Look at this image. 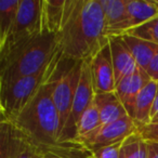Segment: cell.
Segmentation results:
<instances>
[{
	"label": "cell",
	"instance_id": "obj_23",
	"mask_svg": "<svg viewBox=\"0 0 158 158\" xmlns=\"http://www.w3.org/2000/svg\"><path fill=\"white\" fill-rule=\"evenodd\" d=\"M125 35L133 36V37L149 41L152 44H158V16L152 19L148 22L144 23L140 26L130 29Z\"/></svg>",
	"mask_w": 158,
	"mask_h": 158
},
{
	"label": "cell",
	"instance_id": "obj_19",
	"mask_svg": "<svg viewBox=\"0 0 158 158\" xmlns=\"http://www.w3.org/2000/svg\"><path fill=\"white\" fill-rule=\"evenodd\" d=\"M121 37L125 40L131 54L133 55L136 64L145 70L155 54L158 52V44H152L149 41L130 35H123Z\"/></svg>",
	"mask_w": 158,
	"mask_h": 158
},
{
	"label": "cell",
	"instance_id": "obj_27",
	"mask_svg": "<svg viewBox=\"0 0 158 158\" xmlns=\"http://www.w3.org/2000/svg\"><path fill=\"white\" fill-rule=\"evenodd\" d=\"M148 144V155L147 158H158V143L147 142Z\"/></svg>",
	"mask_w": 158,
	"mask_h": 158
},
{
	"label": "cell",
	"instance_id": "obj_17",
	"mask_svg": "<svg viewBox=\"0 0 158 158\" xmlns=\"http://www.w3.org/2000/svg\"><path fill=\"white\" fill-rule=\"evenodd\" d=\"M40 152L44 158H95L90 148L77 141L57 142Z\"/></svg>",
	"mask_w": 158,
	"mask_h": 158
},
{
	"label": "cell",
	"instance_id": "obj_25",
	"mask_svg": "<svg viewBox=\"0 0 158 158\" xmlns=\"http://www.w3.org/2000/svg\"><path fill=\"white\" fill-rule=\"evenodd\" d=\"M138 131L145 141L158 143V123H149L141 126Z\"/></svg>",
	"mask_w": 158,
	"mask_h": 158
},
{
	"label": "cell",
	"instance_id": "obj_24",
	"mask_svg": "<svg viewBox=\"0 0 158 158\" xmlns=\"http://www.w3.org/2000/svg\"><path fill=\"white\" fill-rule=\"evenodd\" d=\"M121 144H123V141H119V142L100 147V148L95 149L93 152L94 153V157L95 158H119V152H120Z\"/></svg>",
	"mask_w": 158,
	"mask_h": 158
},
{
	"label": "cell",
	"instance_id": "obj_26",
	"mask_svg": "<svg viewBox=\"0 0 158 158\" xmlns=\"http://www.w3.org/2000/svg\"><path fill=\"white\" fill-rule=\"evenodd\" d=\"M145 72L151 77L152 80L158 81V52L156 53L155 56L153 57V60H152V62L149 63V65L147 66Z\"/></svg>",
	"mask_w": 158,
	"mask_h": 158
},
{
	"label": "cell",
	"instance_id": "obj_18",
	"mask_svg": "<svg viewBox=\"0 0 158 158\" xmlns=\"http://www.w3.org/2000/svg\"><path fill=\"white\" fill-rule=\"evenodd\" d=\"M156 90H157V81L151 80L139 93L135 100L133 119L136 121L139 127L149 123L151 121L152 108L154 105Z\"/></svg>",
	"mask_w": 158,
	"mask_h": 158
},
{
	"label": "cell",
	"instance_id": "obj_1",
	"mask_svg": "<svg viewBox=\"0 0 158 158\" xmlns=\"http://www.w3.org/2000/svg\"><path fill=\"white\" fill-rule=\"evenodd\" d=\"M56 38L64 59L90 61L110 41L100 0H66L63 23Z\"/></svg>",
	"mask_w": 158,
	"mask_h": 158
},
{
	"label": "cell",
	"instance_id": "obj_29",
	"mask_svg": "<svg viewBox=\"0 0 158 158\" xmlns=\"http://www.w3.org/2000/svg\"><path fill=\"white\" fill-rule=\"evenodd\" d=\"M158 112V81H157V90H156V94H155V100H154V105L152 108V114H151V119L153 118L156 115V113Z\"/></svg>",
	"mask_w": 158,
	"mask_h": 158
},
{
	"label": "cell",
	"instance_id": "obj_13",
	"mask_svg": "<svg viewBox=\"0 0 158 158\" xmlns=\"http://www.w3.org/2000/svg\"><path fill=\"white\" fill-rule=\"evenodd\" d=\"M108 44L112 53L113 66H114L115 79L117 85L123 78L131 75L136 69L138 64L121 36L110 38Z\"/></svg>",
	"mask_w": 158,
	"mask_h": 158
},
{
	"label": "cell",
	"instance_id": "obj_22",
	"mask_svg": "<svg viewBox=\"0 0 158 158\" xmlns=\"http://www.w3.org/2000/svg\"><path fill=\"white\" fill-rule=\"evenodd\" d=\"M94 100V99H93ZM101 126V119H100V113L95 105L94 101L92 102L89 108L82 114L81 118L79 120L77 126V138L84 136L86 134L90 133L94 129Z\"/></svg>",
	"mask_w": 158,
	"mask_h": 158
},
{
	"label": "cell",
	"instance_id": "obj_12",
	"mask_svg": "<svg viewBox=\"0 0 158 158\" xmlns=\"http://www.w3.org/2000/svg\"><path fill=\"white\" fill-rule=\"evenodd\" d=\"M31 147L34 146L13 123L0 121V158H20Z\"/></svg>",
	"mask_w": 158,
	"mask_h": 158
},
{
	"label": "cell",
	"instance_id": "obj_8",
	"mask_svg": "<svg viewBox=\"0 0 158 158\" xmlns=\"http://www.w3.org/2000/svg\"><path fill=\"white\" fill-rule=\"evenodd\" d=\"M139 130V125L131 117L126 116L112 123L102 125L84 136L77 138L75 141L81 143L92 152L100 147L123 141L130 134Z\"/></svg>",
	"mask_w": 158,
	"mask_h": 158
},
{
	"label": "cell",
	"instance_id": "obj_11",
	"mask_svg": "<svg viewBox=\"0 0 158 158\" xmlns=\"http://www.w3.org/2000/svg\"><path fill=\"white\" fill-rule=\"evenodd\" d=\"M104 14L105 34L110 39L128 31L127 0H100Z\"/></svg>",
	"mask_w": 158,
	"mask_h": 158
},
{
	"label": "cell",
	"instance_id": "obj_21",
	"mask_svg": "<svg viewBox=\"0 0 158 158\" xmlns=\"http://www.w3.org/2000/svg\"><path fill=\"white\" fill-rule=\"evenodd\" d=\"M148 144L139 131L130 134L123 141L119 158H147Z\"/></svg>",
	"mask_w": 158,
	"mask_h": 158
},
{
	"label": "cell",
	"instance_id": "obj_6",
	"mask_svg": "<svg viewBox=\"0 0 158 158\" xmlns=\"http://www.w3.org/2000/svg\"><path fill=\"white\" fill-rule=\"evenodd\" d=\"M94 87L92 81V74L89 61L81 63V75L79 80L75 99L73 102L72 110L69 113L65 127L60 134L59 142H68L75 141L77 136V126L81 118L82 114L89 108L94 99Z\"/></svg>",
	"mask_w": 158,
	"mask_h": 158
},
{
	"label": "cell",
	"instance_id": "obj_15",
	"mask_svg": "<svg viewBox=\"0 0 158 158\" xmlns=\"http://www.w3.org/2000/svg\"><path fill=\"white\" fill-rule=\"evenodd\" d=\"M66 0H41L42 33L57 35L63 23Z\"/></svg>",
	"mask_w": 158,
	"mask_h": 158
},
{
	"label": "cell",
	"instance_id": "obj_9",
	"mask_svg": "<svg viewBox=\"0 0 158 158\" xmlns=\"http://www.w3.org/2000/svg\"><path fill=\"white\" fill-rule=\"evenodd\" d=\"M89 63H90L95 94L115 91L116 79H115L110 44H107L104 48H102L89 61Z\"/></svg>",
	"mask_w": 158,
	"mask_h": 158
},
{
	"label": "cell",
	"instance_id": "obj_10",
	"mask_svg": "<svg viewBox=\"0 0 158 158\" xmlns=\"http://www.w3.org/2000/svg\"><path fill=\"white\" fill-rule=\"evenodd\" d=\"M151 77L143 68L138 65L136 69L131 75L123 78L116 85L115 92L125 106L127 114L133 119L135 100L143 88L151 81Z\"/></svg>",
	"mask_w": 158,
	"mask_h": 158
},
{
	"label": "cell",
	"instance_id": "obj_14",
	"mask_svg": "<svg viewBox=\"0 0 158 158\" xmlns=\"http://www.w3.org/2000/svg\"><path fill=\"white\" fill-rule=\"evenodd\" d=\"M94 103L100 113L101 126L112 123L128 116L127 110L115 91L94 94Z\"/></svg>",
	"mask_w": 158,
	"mask_h": 158
},
{
	"label": "cell",
	"instance_id": "obj_30",
	"mask_svg": "<svg viewBox=\"0 0 158 158\" xmlns=\"http://www.w3.org/2000/svg\"><path fill=\"white\" fill-rule=\"evenodd\" d=\"M37 158H44V156H42L41 152H39V155H38V157H37Z\"/></svg>",
	"mask_w": 158,
	"mask_h": 158
},
{
	"label": "cell",
	"instance_id": "obj_28",
	"mask_svg": "<svg viewBox=\"0 0 158 158\" xmlns=\"http://www.w3.org/2000/svg\"><path fill=\"white\" fill-rule=\"evenodd\" d=\"M39 149H37L36 147H31L27 151H25L20 156V158H37L38 155H39Z\"/></svg>",
	"mask_w": 158,
	"mask_h": 158
},
{
	"label": "cell",
	"instance_id": "obj_2",
	"mask_svg": "<svg viewBox=\"0 0 158 158\" xmlns=\"http://www.w3.org/2000/svg\"><path fill=\"white\" fill-rule=\"evenodd\" d=\"M65 59L51 69L34 97L12 123L39 151L56 144L60 138V116L53 100V91Z\"/></svg>",
	"mask_w": 158,
	"mask_h": 158
},
{
	"label": "cell",
	"instance_id": "obj_16",
	"mask_svg": "<svg viewBox=\"0 0 158 158\" xmlns=\"http://www.w3.org/2000/svg\"><path fill=\"white\" fill-rule=\"evenodd\" d=\"M156 16H158V5L156 0H127L128 31L148 22Z\"/></svg>",
	"mask_w": 158,
	"mask_h": 158
},
{
	"label": "cell",
	"instance_id": "obj_4",
	"mask_svg": "<svg viewBox=\"0 0 158 158\" xmlns=\"http://www.w3.org/2000/svg\"><path fill=\"white\" fill-rule=\"evenodd\" d=\"M61 52H57L52 61L42 70L31 76L23 77L6 88L0 89V110L1 120L13 121L19 116L29 100L34 97L40 85L49 75L54 65L62 59Z\"/></svg>",
	"mask_w": 158,
	"mask_h": 158
},
{
	"label": "cell",
	"instance_id": "obj_5",
	"mask_svg": "<svg viewBox=\"0 0 158 158\" xmlns=\"http://www.w3.org/2000/svg\"><path fill=\"white\" fill-rule=\"evenodd\" d=\"M41 33V0H21L13 26L0 52Z\"/></svg>",
	"mask_w": 158,
	"mask_h": 158
},
{
	"label": "cell",
	"instance_id": "obj_7",
	"mask_svg": "<svg viewBox=\"0 0 158 158\" xmlns=\"http://www.w3.org/2000/svg\"><path fill=\"white\" fill-rule=\"evenodd\" d=\"M82 62L64 61V66L60 74L53 91V100L60 116V134L69 117L73 102L78 88L80 75H81Z\"/></svg>",
	"mask_w": 158,
	"mask_h": 158
},
{
	"label": "cell",
	"instance_id": "obj_20",
	"mask_svg": "<svg viewBox=\"0 0 158 158\" xmlns=\"http://www.w3.org/2000/svg\"><path fill=\"white\" fill-rule=\"evenodd\" d=\"M21 0H1L0 1V48L8 39L14 20L16 18Z\"/></svg>",
	"mask_w": 158,
	"mask_h": 158
},
{
	"label": "cell",
	"instance_id": "obj_3",
	"mask_svg": "<svg viewBox=\"0 0 158 158\" xmlns=\"http://www.w3.org/2000/svg\"><path fill=\"white\" fill-rule=\"evenodd\" d=\"M59 52L56 35L41 33L0 52V89L42 70Z\"/></svg>",
	"mask_w": 158,
	"mask_h": 158
}]
</instances>
